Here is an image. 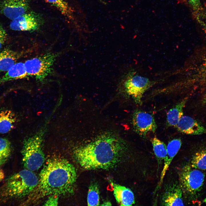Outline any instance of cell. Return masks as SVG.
<instances>
[{
  "label": "cell",
  "mask_w": 206,
  "mask_h": 206,
  "mask_svg": "<svg viewBox=\"0 0 206 206\" xmlns=\"http://www.w3.org/2000/svg\"><path fill=\"white\" fill-rule=\"evenodd\" d=\"M41 171L38 184L27 196L25 204L37 203L42 199L55 195L65 196L73 193L77 179L74 166L60 156L47 158Z\"/></svg>",
  "instance_id": "cell-1"
},
{
  "label": "cell",
  "mask_w": 206,
  "mask_h": 206,
  "mask_svg": "<svg viewBox=\"0 0 206 206\" xmlns=\"http://www.w3.org/2000/svg\"><path fill=\"white\" fill-rule=\"evenodd\" d=\"M126 148V143L121 138L106 133L76 147L73 155L85 169H108L119 162Z\"/></svg>",
  "instance_id": "cell-2"
},
{
  "label": "cell",
  "mask_w": 206,
  "mask_h": 206,
  "mask_svg": "<svg viewBox=\"0 0 206 206\" xmlns=\"http://www.w3.org/2000/svg\"><path fill=\"white\" fill-rule=\"evenodd\" d=\"M38 177L26 169L13 175L7 179L3 189L4 196L15 198L27 196L37 185Z\"/></svg>",
  "instance_id": "cell-3"
},
{
  "label": "cell",
  "mask_w": 206,
  "mask_h": 206,
  "mask_svg": "<svg viewBox=\"0 0 206 206\" xmlns=\"http://www.w3.org/2000/svg\"><path fill=\"white\" fill-rule=\"evenodd\" d=\"M60 53L47 52L26 61L24 65L28 76L40 82L53 73V66Z\"/></svg>",
  "instance_id": "cell-4"
},
{
  "label": "cell",
  "mask_w": 206,
  "mask_h": 206,
  "mask_svg": "<svg viewBox=\"0 0 206 206\" xmlns=\"http://www.w3.org/2000/svg\"><path fill=\"white\" fill-rule=\"evenodd\" d=\"M205 177L203 173L190 165L183 167L179 174V185L182 192L189 197L195 196L201 190Z\"/></svg>",
  "instance_id": "cell-5"
},
{
  "label": "cell",
  "mask_w": 206,
  "mask_h": 206,
  "mask_svg": "<svg viewBox=\"0 0 206 206\" xmlns=\"http://www.w3.org/2000/svg\"><path fill=\"white\" fill-rule=\"evenodd\" d=\"M41 142L39 139H34L24 143L21 153L23 163L26 169L35 171L44 163L45 159Z\"/></svg>",
  "instance_id": "cell-6"
},
{
  "label": "cell",
  "mask_w": 206,
  "mask_h": 206,
  "mask_svg": "<svg viewBox=\"0 0 206 206\" xmlns=\"http://www.w3.org/2000/svg\"><path fill=\"white\" fill-rule=\"evenodd\" d=\"M148 78L137 74H130L126 78L124 86L127 94L136 104L141 105L142 98L145 92L152 85Z\"/></svg>",
  "instance_id": "cell-7"
},
{
  "label": "cell",
  "mask_w": 206,
  "mask_h": 206,
  "mask_svg": "<svg viewBox=\"0 0 206 206\" xmlns=\"http://www.w3.org/2000/svg\"><path fill=\"white\" fill-rule=\"evenodd\" d=\"M43 23V19L40 14L28 11L12 20L10 27L15 31H33L39 29Z\"/></svg>",
  "instance_id": "cell-8"
},
{
  "label": "cell",
  "mask_w": 206,
  "mask_h": 206,
  "mask_svg": "<svg viewBox=\"0 0 206 206\" xmlns=\"http://www.w3.org/2000/svg\"><path fill=\"white\" fill-rule=\"evenodd\" d=\"M132 122L136 132L143 137L149 133L155 132L157 128L153 116L140 110H136L133 113Z\"/></svg>",
  "instance_id": "cell-9"
},
{
  "label": "cell",
  "mask_w": 206,
  "mask_h": 206,
  "mask_svg": "<svg viewBox=\"0 0 206 206\" xmlns=\"http://www.w3.org/2000/svg\"><path fill=\"white\" fill-rule=\"evenodd\" d=\"M29 0H1L0 10L6 17L11 20L28 12Z\"/></svg>",
  "instance_id": "cell-10"
},
{
  "label": "cell",
  "mask_w": 206,
  "mask_h": 206,
  "mask_svg": "<svg viewBox=\"0 0 206 206\" xmlns=\"http://www.w3.org/2000/svg\"><path fill=\"white\" fill-rule=\"evenodd\" d=\"M182 191L179 185L176 183L167 185L163 192L161 199L162 205L164 206L184 205Z\"/></svg>",
  "instance_id": "cell-11"
},
{
  "label": "cell",
  "mask_w": 206,
  "mask_h": 206,
  "mask_svg": "<svg viewBox=\"0 0 206 206\" xmlns=\"http://www.w3.org/2000/svg\"><path fill=\"white\" fill-rule=\"evenodd\" d=\"M176 127L179 132L190 135H199L206 133V128L198 121L188 116H183Z\"/></svg>",
  "instance_id": "cell-12"
},
{
  "label": "cell",
  "mask_w": 206,
  "mask_h": 206,
  "mask_svg": "<svg viewBox=\"0 0 206 206\" xmlns=\"http://www.w3.org/2000/svg\"><path fill=\"white\" fill-rule=\"evenodd\" d=\"M182 142L180 138H175L169 142L167 146V153L164 159L163 167L161 172L158 187H161L169 165L180 148Z\"/></svg>",
  "instance_id": "cell-13"
},
{
  "label": "cell",
  "mask_w": 206,
  "mask_h": 206,
  "mask_svg": "<svg viewBox=\"0 0 206 206\" xmlns=\"http://www.w3.org/2000/svg\"><path fill=\"white\" fill-rule=\"evenodd\" d=\"M113 194L117 203L120 206H132L135 203L134 194L129 189L112 183Z\"/></svg>",
  "instance_id": "cell-14"
},
{
  "label": "cell",
  "mask_w": 206,
  "mask_h": 206,
  "mask_svg": "<svg viewBox=\"0 0 206 206\" xmlns=\"http://www.w3.org/2000/svg\"><path fill=\"white\" fill-rule=\"evenodd\" d=\"M22 52L9 49L0 51V71H7L12 67L23 55Z\"/></svg>",
  "instance_id": "cell-15"
},
{
  "label": "cell",
  "mask_w": 206,
  "mask_h": 206,
  "mask_svg": "<svg viewBox=\"0 0 206 206\" xmlns=\"http://www.w3.org/2000/svg\"><path fill=\"white\" fill-rule=\"evenodd\" d=\"M27 76L24 63H15L0 78V84L12 80L25 78Z\"/></svg>",
  "instance_id": "cell-16"
},
{
  "label": "cell",
  "mask_w": 206,
  "mask_h": 206,
  "mask_svg": "<svg viewBox=\"0 0 206 206\" xmlns=\"http://www.w3.org/2000/svg\"><path fill=\"white\" fill-rule=\"evenodd\" d=\"M188 99L187 97L184 98L168 112L167 115V126L176 127L179 120L183 115V108Z\"/></svg>",
  "instance_id": "cell-17"
},
{
  "label": "cell",
  "mask_w": 206,
  "mask_h": 206,
  "mask_svg": "<svg viewBox=\"0 0 206 206\" xmlns=\"http://www.w3.org/2000/svg\"><path fill=\"white\" fill-rule=\"evenodd\" d=\"M15 114L11 110H6L0 112V133L5 134L13 128L16 121Z\"/></svg>",
  "instance_id": "cell-18"
},
{
  "label": "cell",
  "mask_w": 206,
  "mask_h": 206,
  "mask_svg": "<svg viewBox=\"0 0 206 206\" xmlns=\"http://www.w3.org/2000/svg\"><path fill=\"white\" fill-rule=\"evenodd\" d=\"M56 7L66 18H73V10L66 0H44Z\"/></svg>",
  "instance_id": "cell-19"
},
{
  "label": "cell",
  "mask_w": 206,
  "mask_h": 206,
  "mask_svg": "<svg viewBox=\"0 0 206 206\" xmlns=\"http://www.w3.org/2000/svg\"><path fill=\"white\" fill-rule=\"evenodd\" d=\"M190 165L196 169L206 170V148L195 153L191 160Z\"/></svg>",
  "instance_id": "cell-20"
},
{
  "label": "cell",
  "mask_w": 206,
  "mask_h": 206,
  "mask_svg": "<svg viewBox=\"0 0 206 206\" xmlns=\"http://www.w3.org/2000/svg\"><path fill=\"white\" fill-rule=\"evenodd\" d=\"M88 205H100V191L98 185L95 183H91L88 188L87 195Z\"/></svg>",
  "instance_id": "cell-21"
},
{
  "label": "cell",
  "mask_w": 206,
  "mask_h": 206,
  "mask_svg": "<svg viewBox=\"0 0 206 206\" xmlns=\"http://www.w3.org/2000/svg\"><path fill=\"white\" fill-rule=\"evenodd\" d=\"M151 142L154 153L158 160H164L167 153V146L166 144L156 136L151 139Z\"/></svg>",
  "instance_id": "cell-22"
},
{
  "label": "cell",
  "mask_w": 206,
  "mask_h": 206,
  "mask_svg": "<svg viewBox=\"0 0 206 206\" xmlns=\"http://www.w3.org/2000/svg\"><path fill=\"white\" fill-rule=\"evenodd\" d=\"M11 146L9 141L6 138H0V165L7 162L11 152Z\"/></svg>",
  "instance_id": "cell-23"
},
{
  "label": "cell",
  "mask_w": 206,
  "mask_h": 206,
  "mask_svg": "<svg viewBox=\"0 0 206 206\" xmlns=\"http://www.w3.org/2000/svg\"><path fill=\"white\" fill-rule=\"evenodd\" d=\"M193 76L191 80L193 84L206 85V61L200 66Z\"/></svg>",
  "instance_id": "cell-24"
},
{
  "label": "cell",
  "mask_w": 206,
  "mask_h": 206,
  "mask_svg": "<svg viewBox=\"0 0 206 206\" xmlns=\"http://www.w3.org/2000/svg\"><path fill=\"white\" fill-rule=\"evenodd\" d=\"M194 13L197 15V17L200 14L201 10V6L200 0H188Z\"/></svg>",
  "instance_id": "cell-25"
},
{
  "label": "cell",
  "mask_w": 206,
  "mask_h": 206,
  "mask_svg": "<svg viewBox=\"0 0 206 206\" xmlns=\"http://www.w3.org/2000/svg\"><path fill=\"white\" fill-rule=\"evenodd\" d=\"M59 196L54 195L49 196L43 205L57 206L58 205Z\"/></svg>",
  "instance_id": "cell-26"
},
{
  "label": "cell",
  "mask_w": 206,
  "mask_h": 206,
  "mask_svg": "<svg viewBox=\"0 0 206 206\" xmlns=\"http://www.w3.org/2000/svg\"><path fill=\"white\" fill-rule=\"evenodd\" d=\"M7 39L6 32L2 26L0 25V50L5 43Z\"/></svg>",
  "instance_id": "cell-27"
},
{
  "label": "cell",
  "mask_w": 206,
  "mask_h": 206,
  "mask_svg": "<svg viewBox=\"0 0 206 206\" xmlns=\"http://www.w3.org/2000/svg\"><path fill=\"white\" fill-rule=\"evenodd\" d=\"M202 104L206 107V93L204 94L202 100Z\"/></svg>",
  "instance_id": "cell-28"
},
{
  "label": "cell",
  "mask_w": 206,
  "mask_h": 206,
  "mask_svg": "<svg viewBox=\"0 0 206 206\" xmlns=\"http://www.w3.org/2000/svg\"><path fill=\"white\" fill-rule=\"evenodd\" d=\"M112 205L111 203L109 201H105L100 205L101 206H111Z\"/></svg>",
  "instance_id": "cell-29"
},
{
  "label": "cell",
  "mask_w": 206,
  "mask_h": 206,
  "mask_svg": "<svg viewBox=\"0 0 206 206\" xmlns=\"http://www.w3.org/2000/svg\"><path fill=\"white\" fill-rule=\"evenodd\" d=\"M203 202L206 204V197L203 200Z\"/></svg>",
  "instance_id": "cell-30"
}]
</instances>
